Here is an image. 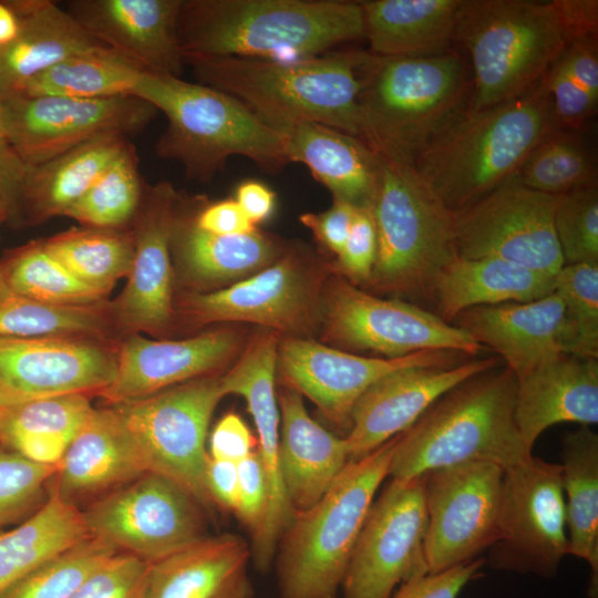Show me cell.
I'll use <instances>...</instances> for the list:
<instances>
[{
    "mask_svg": "<svg viewBox=\"0 0 598 598\" xmlns=\"http://www.w3.org/2000/svg\"><path fill=\"white\" fill-rule=\"evenodd\" d=\"M596 0H462L455 42L472 71L470 109H487L532 89L567 44L597 34Z\"/></svg>",
    "mask_w": 598,
    "mask_h": 598,
    "instance_id": "obj_1",
    "label": "cell"
},
{
    "mask_svg": "<svg viewBox=\"0 0 598 598\" xmlns=\"http://www.w3.org/2000/svg\"><path fill=\"white\" fill-rule=\"evenodd\" d=\"M183 56L291 62L363 38L361 2L183 0L176 23Z\"/></svg>",
    "mask_w": 598,
    "mask_h": 598,
    "instance_id": "obj_2",
    "label": "cell"
},
{
    "mask_svg": "<svg viewBox=\"0 0 598 598\" xmlns=\"http://www.w3.org/2000/svg\"><path fill=\"white\" fill-rule=\"evenodd\" d=\"M543 78L513 100L468 107L416 157L415 174L448 212L509 181L532 150L559 128Z\"/></svg>",
    "mask_w": 598,
    "mask_h": 598,
    "instance_id": "obj_3",
    "label": "cell"
},
{
    "mask_svg": "<svg viewBox=\"0 0 598 598\" xmlns=\"http://www.w3.org/2000/svg\"><path fill=\"white\" fill-rule=\"evenodd\" d=\"M367 51H330L291 62L184 56L198 83L235 97L269 126L319 123L360 137Z\"/></svg>",
    "mask_w": 598,
    "mask_h": 598,
    "instance_id": "obj_4",
    "label": "cell"
},
{
    "mask_svg": "<svg viewBox=\"0 0 598 598\" xmlns=\"http://www.w3.org/2000/svg\"><path fill=\"white\" fill-rule=\"evenodd\" d=\"M467 65L460 52L380 56L367 52L359 95L360 138L377 154L413 165L471 102Z\"/></svg>",
    "mask_w": 598,
    "mask_h": 598,
    "instance_id": "obj_5",
    "label": "cell"
},
{
    "mask_svg": "<svg viewBox=\"0 0 598 598\" xmlns=\"http://www.w3.org/2000/svg\"><path fill=\"white\" fill-rule=\"evenodd\" d=\"M495 368L447 391L398 434L391 478H411L466 462L492 463L507 471L533 457L515 422L516 377L506 367Z\"/></svg>",
    "mask_w": 598,
    "mask_h": 598,
    "instance_id": "obj_6",
    "label": "cell"
},
{
    "mask_svg": "<svg viewBox=\"0 0 598 598\" xmlns=\"http://www.w3.org/2000/svg\"><path fill=\"white\" fill-rule=\"evenodd\" d=\"M133 95L167 117L155 153L178 162L189 178L209 181L231 156H244L268 174L289 164L278 133L229 94L144 71Z\"/></svg>",
    "mask_w": 598,
    "mask_h": 598,
    "instance_id": "obj_7",
    "label": "cell"
},
{
    "mask_svg": "<svg viewBox=\"0 0 598 598\" xmlns=\"http://www.w3.org/2000/svg\"><path fill=\"white\" fill-rule=\"evenodd\" d=\"M398 435L349 461L328 492L295 513L275 555L280 598H338L375 493L386 476Z\"/></svg>",
    "mask_w": 598,
    "mask_h": 598,
    "instance_id": "obj_8",
    "label": "cell"
},
{
    "mask_svg": "<svg viewBox=\"0 0 598 598\" xmlns=\"http://www.w3.org/2000/svg\"><path fill=\"white\" fill-rule=\"evenodd\" d=\"M377 156L379 179L371 213L378 248L369 283L381 292L431 298L437 274L457 256L453 213L412 166Z\"/></svg>",
    "mask_w": 598,
    "mask_h": 598,
    "instance_id": "obj_9",
    "label": "cell"
},
{
    "mask_svg": "<svg viewBox=\"0 0 598 598\" xmlns=\"http://www.w3.org/2000/svg\"><path fill=\"white\" fill-rule=\"evenodd\" d=\"M82 514L91 536L147 564L209 535L207 509L176 481L156 472L100 496Z\"/></svg>",
    "mask_w": 598,
    "mask_h": 598,
    "instance_id": "obj_10",
    "label": "cell"
},
{
    "mask_svg": "<svg viewBox=\"0 0 598 598\" xmlns=\"http://www.w3.org/2000/svg\"><path fill=\"white\" fill-rule=\"evenodd\" d=\"M226 395L220 377H203L155 394L113 404L138 441L151 472L176 481L210 514L205 474L212 415Z\"/></svg>",
    "mask_w": 598,
    "mask_h": 598,
    "instance_id": "obj_11",
    "label": "cell"
},
{
    "mask_svg": "<svg viewBox=\"0 0 598 598\" xmlns=\"http://www.w3.org/2000/svg\"><path fill=\"white\" fill-rule=\"evenodd\" d=\"M328 339L388 359L427 350L476 355L484 347L461 327L400 299H383L344 279L328 285L323 301Z\"/></svg>",
    "mask_w": 598,
    "mask_h": 598,
    "instance_id": "obj_12",
    "label": "cell"
},
{
    "mask_svg": "<svg viewBox=\"0 0 598 598\" xmlns=\"http://www.w3.org/2000/svg\"><path fill=\"white\" fill-rule=\"evenodd\" d=\"M493 569L553 578L568 555L561 468L537 457L504 471Z\"/></svg>",
    "mask_w": 598,
    "mask_h": 598,
    "instance_id": "obj_13",
    "label": "cell"
},
{
    "mask_svg": "<svg viewBox=\"0 0 598 598\" xmlns=\"http://www.w3.org/2000/svg\"><path fill=\"white\" fill-rule=\"evenodd\" d=\"M425 476L391 478L373 501L342 581L343 598H390L396 586L427 574Z\"/></svg>",
    "mask_w": 598,
    "mask_h": 598,
    "instance_id": "obj_14",
    "label": "cell"
},
{
    "mask_svg": "<svg viewBox=\"0 0 598 598\" xmlns=\"http://www.w3.org/2000/svg\"><path fill=\"white\" fill-rule=\"evenodd\" d=\"M558 198L507 181L453 213L457 256L496 257L555 277L565 265L554 229Z\"/></svg>",
    "mask_w": 598,
    "mask_h": 598,
    "instance_id": "obj_15",
    "label": "cell"
},
{
    "mask_svg": "<svg viewBox=\"0 0 598 598\" xmlns=\"http://www.w3.org/2000/svg\"><path fill=\"white\" fill-rule=\"evenodd\" d=\"M8 138L25 166H33L105 135L143 130L156 109L135 95L99 99L0 97Z\"/></svg>",
    "mask_w": 598,
    "mask_h": 598,
    "instance_id": "obj_16",
    "label": "cell"
},
{
    "mask_svg": "<svg viewBox=\"0 0 598 598\" xmlns=\"http://www.w3.org/2000/svg\"><path fill=\"white\" fill-rule=\"evenodd\" d=\"M427 574L473 560L497 539L504 471L466 462L425 473Z\"/></svg>",
    "mask_w": 598,
    "mask_h": 598,
    "instance_id": "obj_17",
    "label": "cell"
},
{
    "mask_svg": "<svg viewBox=\"0 0 598 598\" xmlns=\"http://www.w3.org/2000/svg\"><path fill=\"white\" fill-rule=\"evenodd\" d=\"M463 353L427 350L401 358H368L310 339L289 337L278 346L282 386L310 399L334 425L350 430L359 398L383 375L411 365L455 364Z\"/></svg>",
    "mask_w": 598,
    "mask_h": 598,
    "instance_id": "obj_18",
    "label": "cell"
},
{
    "mask_svg": "<svg viewBox=\"0 0 598 598\" xmlns=\"http://www.w3.org/2000/svg\"><path fill=\"white\" fill-rule=\"evenodd\" d=\"M117 354L86 337L0 336V403L97 395L115 378Z\"/></svg>",
    "mask_w": 598,
    "mask_h": 598,
    "instance_id": "obj_19",
    "label": "cell"
},
{
    "mask_svg": "<svg viewBox=\"0 0 598 598\" xmlns=\"http://www.w3.org/2000/svg\"><path fill=\"white\" fill-rule=\"evenodd\" d=\"M278 340L274 333L261 334L250 344L234 368L220 375L227 394H238L247 402L256 425L257 453L268 484V504L262 523L251 536V561L266 573L274 564L279 538L291 520L279 466V406L275 390Z\"/></svg>",
    "mask_w": 598,
    "mask_h": 598,
    "instance_id": "obj_20",
    "label": "cell"
},
{
    "mask_svg": "<svg viewBox=\"0 0 598 598\" xmlns=\"http://www.w3.org/2000/svg\"><path fill=\"white\" fill-rule=\"evenodd\" d=\"M494 357L446 365H411L375 381L357 401L344 436L349 461L408 430L436 400L465 380L495 368Z\"/></svg>",
    "mask_w": 598,
    "mask_h": 598,
    "instance_id": "obj_21",
    "label": "cell"
},
{
    "mask_svg": "<svg viewBox=\"0 0 598 598\" xmlns=\"http://www.w3.org/2000/svg\"><path fill=\"white\" fill-rule=\"evenodd\" d=\"M306 270L299 254L288 252L226 289L188 296L184 307L199 323L245 321L303 333L318 313L317 288Z\"/></svg>",
    "mask_w": 598,
    "mask_h": 598,
    "instance_id": "obj_22",
    "label": "cell"
},
{
    "mask_svg": "<svg viewBox=\"0 0 598 598\" xmlns=\"http://www.w3.org/2000/svg\"><path fill=\"white\" fill-rule=\"evenodd\" d=\"M177 199L166 181L145 187L132 229L134 259L128 282L112 309L126 329L158 332L171 321V244Z\"/></svg>",
    "mask_w": 598,
    "mask_h": 598,
    "instance_id": "obj_23",
    "label": "cell"
},
{
    "mask_svg": "<svg viewBox=\"0 0 598 598\" xmlns=\"http://www.w3.org/2000/svg\"><path fill=\"white\" fill-rule=\"evenodd\" d=\"M183 0H72L66 11L92 37L143 70L182 78L176 23Z\"/></svg>",
    "mask_w": 598,
    "mask_h": 598,
    "instance_id": "obj_24",
    "label": "cell"
},
{
    "mask_svg": "<svg viewBox=\"0 0 598 598\" xmlns=\"http://www.w3.org/2000/svg\"><path fill=\"white\" fill-rule=\"evenodd\" d=\"M238 346L237 334L229 330L172 341L132 336L117 353L114 380L97 395L113 405L207 377L225 364Z\"/></svg>",
    "mask_w": 598,
    "mask_h": 598,
    "instance_id": "obj_25",
    "label": "cell"
},
{
    "mask_svg": "<svg viewBox=\"0 0 598 598\" xmlns=\"http://www.w3.org/2000/svg\"><path fill=\"white\" fill-rule=\"evenodd\" d=\"M151 472L133 432L111 405L94 409L69 445L51 485L66 502L106 494ZM101 495V496H102Z\"/></svg>",
    "mask_w": 598,
    "mask_h": 598,
    "instance_id": "obj_26",
    "label": "cell"
},
{
    "mask_svg": "<svg viewBox=\"0 0 598 598\" xmlns=\"http://www.w3.org/2000/svg\"><path fill=\"white\" fill-rule=\"evenodd\" d=\"M514 416L533 450L548 427L574 422H598V359L559 353L516 378Z\"/></svg>",
    "mask_w": 598,
    "mask_h": 598,
    "instance_id": "obj_27",
    "label": "cell"
},
{
    "mask_svg": "<svg viewBox=\"0 0 598 598\" xmlns=\"http://www.w3.org/2000/svg\"><path fill=\"white\" fill-rule=\"evenodd\" d=\"M250 560L241 536L208 535L150 564L144 598H252Z\"/></svg>",
    "mask_w": 598,
    "mask_h": 598,
    "instance_id": "obj_28",
    "label": "cell"
},
{
    "mask_svg": "<svg viewBox=\"0 0 598 598\" xmlns=\"http://www.w3.org/2000/svg\"><path fill=\"white\" fill-rule=\"evenodd\" d=\"M564 307L555 291L526 302L481 306L460 313L454 324L495 351L516 378L563 353Z\"/></svg>",
    "mask_w": 598,
    "mask_h": 598,
    "instance_id": "obj_29",
    "label": "cell"
},
{
    "mask_svg": "<svg viewBox=\"0 0 598 598\" xmlns=\"http://www.w3.org/2000/svg\"><path fill=\"white\" fill-rule=\"evenodd\" d=\"M279 406V466L293 513L315 505L349 463L344 437L327 431L307 412L302 395L282 386Z\"/></svg>",
    "mask_w": 598,
    "mask_h": 598,
    "instance_id": "obj_30",
    "label": "cell"
},
{
    "mask_svg": "<svg viewBox=\"0 0 598 598\" xmlns=\"http://www.w3.org/2000/svg\"><path fill=\"white\" fill-rule=\"evenodd\" d=\"M289 163L308 167L333 200L371 209L379 179L375 152L360 137L319 123L271 126Z\"/></svg>",
    "mask_w": 598,
    "mask_h": 598,
    "instance_id": "obj_31",
    "label": "cell"
},
{
    "mask_svg": "<svg viewBox=\"0 0 598 598\" xmlns=\"http://www.w3.org/2000/svg\"><path fill=\"white\" fill-rule=\"evenodd\" d=\"M8 3L18 18L19 31L13 41L0 47V97L16 93L29 80L65 59L109 48L54 1Z\"/></svg>",
    "mask_w": 598,
    "mask_h": 598,
    "instance_id": "obj_32",
    "label": "cell"
},
{
    "mask_svg": "<svg viewBox=\"0 0 598 598\" xmlns=\"http://www.w3.org/2000/svg\"><path fill=\"white\" fill-rule=\"evenodd\" d=\"M554 278L496 257L456 256L437 274L431 297L437 305V316L452 323L474 307L545 297L554 291Z\"/></svg>",
    "mask_w": 598,
    "mask_h": 598,
    "instance_id": "obj_33",
    "label": "cell"
},
{
    "mask_svg": "<svg viewBox=\"0 0 598 598\" xmlns=\"http://www.w3.org/2000/svg\"><path fill=\"white\" fill-rule=\"evenodd\" d=\"M461 4L462 0L362 1L370 53L425 58L451 51Z\"/></svg>",
    "mask_w": 598,
    "mask_h": 598,
    "instance_id": "obj_34",
    "label": "cell"
},
{
    "mask_svg": "<svg viewBox=\"0 0 598 598\" xmlns=\"http://www.w3.org/2000/svg\"><path fill=\"white\" fill-rule=\"evenodd\" d=\"M128 142L125 135H105L41 164L25 166L20 194L21 219L39 223L63 216Z\"/></svg>",
    "mask_w": 598,
    "mask_h": 598,
    "instance_id": "obj_35",
    "label": "cell"
},
{
    "mask_svg": "<svg viewBox=\"0 0 598 598\" xmlns=\"http://www.w3.org/2000/svg\"><path fill=\"white\" fill-rule=\"evenodd\" d=\"M560 457L567 554L587 561L588 597L598 598V435L586 425L565 433Z\"/></svg>",
    "mask_w": 598,
    "mask_h": 598,
    "instance_id": "obj_36",
    "label": "cell"
},
{
    "mask_svg": "<svg viewBox=\"0 0 598 598\" xmlns=\"http://www.w3.org/2000/svg\"><path fill=\"white\" fill-rule=\"evenodd\" d=\"M171 246L183 270L199 283L224 282L261 270L282 250L275 237L258 230L233 236L206 233L177 210Z\"/></svg>",
    "mask_w": 598,
    "mask_h": 598,
    "instance_id": "obj_37",
    "label": "cell"
},
{
    "mask_svg": "<svg viewBox=\"0 0 598 598\" xmlns=\"http://www.w3.org/2000/svg\"><path fill=\"white\" fill-rule=\"evenodd\" d=\"M93 410L86 394L7 406L0 426V445L34 463L58 466Z\"/></svg>",
    "mask_w": 598,
    "mask_h": 598,
    "instance_id": "obj_38",
    "label": "cell"
},
{
    "mask_svg": "<svg viewBox=\"0 0 598 598\" xmlns=\"http://www.w3.org/2000/svg\"><path fill=\"white\" fill-rule=\"evenodd\" d=\"M87 536L82 511L51 485L47 501L34 514L13 529L0 532V595Z\"/></svg>",
    "mask_w": 598,
    "mask_h": 598,
    "instance_id": "obj_39",
    "label": "cell"
},
{
    "mask_svg": "<svg viewBox=\"0 0 598 598\" xmlns=\"http://www.w3.org/2000/svg\"><path fill=\"white\" fill-rule=\"evenodd\" d=\"M144 71L124 55L106 48L65 59L8 96L99 99L133 95Z\"/></svg>",
    "mask_w": 598,
    "mask_h": 598,
    "instance_id": "obj_40",
    "label": "cell"
},
{
    "mask_svg": "<svg viewBox=\"0 0 598 598\" xmlns=\"http://www.w3.org/2000/svg\"><path fill=\"white\" fill-rule=\"evenodd\" d=\"M41 241L72 275L104 295L132 269V230L73 228Z\"/></svg>",
    "mask_w": 598,
    "mask_h": 598,
    "instance_id": "obj_41",
    "label": "cell"
},
{
    "mask_svg": "<svg viewBox=\"0 0 598 598\" xmlns=\"http://www.w3.org/2000/svg\"><path fill=\"white\" fill-rule=\"evenodd\" d=\"M0 279L20 295L52 305H97L106 296L72 275L41 240L9 252L0 261Z\"/></svg>",
    "mask_w": 598,
    "mask_h": 598,
    "instance_id": "obj_42",
    "label": "cell"
},
{
    "mask_svg": "<svg viewBox=\"0 0 598 598\" xmlns=\"http://www.w3.org/2000/svg\"><path fill=\"white\" fill-rule=\"evenodd\" d=\"M97 305H52L9 288L0 279V336L95 337L107 328V318Z\"/></svg>",
    "mask_w": 598,
    "mask_h": 598,
    "instance_id": "obj_43",
    "label": "cell"
},
{
    "mask_svg": "<svg viewBox=\"0 0 598 598\" xmlns=\"http://www.w3.org/2000/svg\"><path fill=\"white\" fill-rule=\"evenodd\" d=\"M146 185L135 146L128 142L91 188L63 216L84 227L121 229L134 219Z\"/></svg>",
    "mask_w": 598,
    "mask_h": 598,
    "instance_id": "obj_44",
    "label": "cell"
},
{
    "mask_svg": "<svg viewBox=\"0 0 598 598\" xmlns=\"http://www.w3.org/2000/svg\"><path fill=\"white\" fill-rule=\"evenodd\" d=\"M512 181L549 195L596 186L591 155L575 135L557 128L528 154Z\"/></svg>",
    "mask_w": 598,
    "mask_h": 598,
    "instance_id": "obj_45",
    "label": "cell"
},
{
    "mask_svg": "<svg viewBox=\"0 0 598 598\" xmlns=\"http://www.w3.org/2000/svg\"><path fill=\"white\" fill-rule=\"evenodd\" d=\"M554 291L564 307L561 352L598 359V264L564 265Z\"/></svg>",
    "mask_w": 598,
    "mask_h": 598,
    "instance_id": "obj_46",
    "label": "cell"
},
{
    "mask_svg": "<svg viewBox=\"0 0 598 598\" xmlns=\"http://www.w3.org/2000/svg\"><path fill=\"white\" fill-rule=\"evenodd\" d=\"M115 553L107 543L90 535L34 568L0 598H71Z\"/></svg>",
    "mask_w": 598,
    "mask_h": 598,
    "instance_id": "obj_47",
    "label": "cell"
},
{
    "mask_svg": "<svg viewBox=\"0 0 598 598\" xmlns=\"http://www.w3.org/2000/svg\"><path fill=\"white\" fill-rule=\"evenodd\" d=\"M56 470L0 445V527L25 520L43 505Z\"/></svg>",
    "mask_w": 598,
    "mask_h": 598,
    "instance_id": "obj_48",
    "label": "cell"
},
{
    "mask_svg": "<svg viewBox=\"0 0 598 598\" xmlns=\"http://www.w3.org/2000/svg\"><path fill=\"white\" fill-rule=\"evenodd\" d=\"M554 229L565 265L598 264L597 187L559 195Z\"/></svg>",
    "mask_w": 598,
    "mask_h": 598,
    "instance_id": "obj_49",
    "label": "cell"
},
{
    "mask_svg": "<svg viewBox=\"0 0 598 598\" xmlns=\"http://www.w3.org/2000/svg\"><path fill=\"white\" fill-rule=\"evenodd\" d=\"M150 564L115 553L101 564L71 598H144Z\"/></svg>",
    "mask_w": 598,
    "mask_h": 598,
    "instance_id": "obj_50",
    "label": "cell"
},
{
    "mask_svg": "<svg viewBox=\"0 0 598 598\" xmlns=\"http://www.w3.org/2000/svg\"><path fill=\"white\" fill-rule=\"evenodd\" d=\"M543 79L560 130H575L595 113L598 96L578 84L557 63L554 62Z\"/></svg>",
    "mask_w": 598,
    "mask_h": 598,
    "instance_id": "obj_51",
    "label": "cell"
},
{
    "mask_svg": "<svg viewBox=\"0 0 598 598\" xmlns=\"http://www.w3.org/2000/svg\"><path fill=\"white\" fill-rule=\"evenodd\" d=\"M377 230L371 209L359 208L337 266L350 282L370 281L377 257Z\"/></svg>",
    "mask_w": 598,
    "mask_h": 598,
    "instance_id": "obj_52",
    "label": "cell"
},
{
    "mask_svg": "<svg viewBox=\"0 0 598 598\" xmlns=\"http://www.w3.org/2000/svg\"><path fill=\"white\" fill-rule=\"evenodd\" d=\"M485 565V558L477 557L439 573L413 577L402 582L390 598H457Z\"/></svg>",
    "mask_w": 598,
    "mask_h": 598,
    "instance_id": "obj_53",
    "label": "cell"
},
{
    "mask_svg": "<svg viewBox=\"0 0 598 598\" xmlns=\"http://www.w3.org/2000/svg\"><path fill=\"white\" fill-rule=\"evenodd\" d=\"M239 499L236 517L254 536L259 529L268 504L267 476L260 457L255 451L237 464Z\"/></svg>",
    "mask_w": 598,
    "mask_h": 598,
    "instance_id": "obj_54",
    "label": "cell"
},
{
    "mask_svg": "<svg viewBox=\"0 0 598 598\" xmlns=\"http://www.w3.org/2000/svg\"><path fill=\"white\" fill-rule=\"evenodd\" d=\"M358 209L349 203L333 200V204L324 212L302 214L299 220L311 230L321 245L339 256Z\"/></svg>",
    "mask_w": 598,
    "mask_h": 598,
    "instance_id": "obj_55",
    "label": "cell"
},
{
    "mask_svg": "<svg viewBox=\"0 0 598 598\" xmlns=\"http://www.w3.org/2000/svg\"><path fill=\"white\" fill-rule=\"evenodd\" d=\"M256 450L257 439L236 413L225 414L212 431L208 453L210 458L238 464Z\"/></svg>",
    "mask_w": 598,
    "mask_h": 598,
    "instance_id": "obj_56",
    "label": "cell"
},
{
    "mask_svg": "<svg viewBox=\"0 0 598 598\" xmlns=\"http://www.w3.org/2000/svg\"><path fill=\"white\" fill-rule=\"evenodd\" d=\"M25 165L12 147L4 130L0 104V202L6 218L17 223L21 219L20 194Z\"/></svg>",
    "mask_w": 598,
    "mask_h": 598,
    "instance_id": "obj_57",
    "label": "cell"
},
{
    "mask_svg": "<svg viewBox=\"0 0 598 598\" xmlns=\"http://www.w3.org/2000/svg\"><path fill=\"white\" fill-rule=\"evenodd\" d=\"M555 63L578 84L598 96L596 34H584L570 41Z\"/></svg>",
    "mask_w": 598,
    "mask_h": 598,
    "instance_id": "obj_58",
    "label": "cell"
},
{
    "mask_svg": "<svg viewBox=\"0 0 598 598\" xmlns=\"http://www.w3.org/2000/svg\"><path fill=\"white\" fill-rule=\"evenodd\" d=\"M192 220L197 228L214 235H246L257 230L256 225L233 198L203 206Z\"/></svg>",
    "mask_w": 598,
    "mask_h": 598,
    "instance_id": "obj_59",
    "label": "cell"
},
{
    "mask_svg": "<svg viewBox=\"0 0 598 598\" xmlns=\"http://www.w3.org/2000/svg\"><path fill=\"white\" fill-rule=\"evenodd\" d=\"M205 483L213 504L235 513L239 499L237 464L209 457L206 466Z\"/></svg>",
    "mask_w": 598,
    "mask_h": 598,
    "instance_id": "obj_60",
    "label": "cell"
},
{
    "mask_svg": "<svg viewBox=\"0 0 598 598\" xmlns=\"http://www.w3.org/2000/svg\"><path fill=\"white\" fill-rule=\"evenodd\" d=\"M235 200L251 223L257 225L271 216L276 194L261 182L247 179L237 186Z\"/></svg>",
    "mask_w": 598,
    "mask_h": 598,
    "instance_id": "obj_61",
    "label": "cell"
},
{
    "mask_svg": "<svg viewBox=\"0 0 598 598\" xmlns=\"http://www.w3.org/2000/svg\"><path fill=\"white\" fill-rule=\"evenodd\" d=\"M19 31L18 18L8 1L0 2V47L13 41Z\"/></svg>",
    "mask_w": 598,
    "mask_h": 598,
    "instance_id": "obj_62",
    "label": "cell"
},
{
    "mask_svg": "<svg viewBox=\"0 0 598 598\" xmlns=\"http://www.w3.org/2000/svg\"><path fill=\"white\" fill-rule=\"evenodd\" d=\"M6 411H7V406H4L2 403H0V426L2 424Z\"/></svg>",
    "mask_w": 598,
    "mask_h": 598,
    "instance_id": "obj_63",
    "label": "cell"
},
{
    "mask_svg": "<svg viewBox=\"0 0 598 598\" xmlns=\"http://www.w3.org/2000/svg\"><path fill=\"white\" fill-rule=\"evenodd\" d=\"M6 219V213H4V209H3V206L0 202V223Z\"/></svg>",
    "mask_w": 598,
    "mask_h": 598,
    "instance_id": "obj_64",
    "label": "cell"
}]
</instances>
